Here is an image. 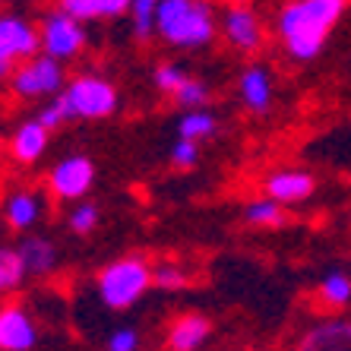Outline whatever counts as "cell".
<instances>
[{
	"mask_svg": "<svg viewBox=\"0 0 351 351\" xmlns=\"http://www.w3.org/2000/svg\"><path fill=\"white\" fill-rule=\"evenodd\" d=\"M38 32H41V51L54 60L76 58V54L82 51V45H86V29H82V23L70 19L64 10H51V13H45Z\"/></svg>",
	"mask_w": 351,
	"mask_h": 351,
	"instance_id": "obj_7",
	"label": "cell"
},
{
	"mask_svg": "<svg viewBox=\"0 0 351 351\" xmlns=\"http://www.w3.org/2000/svg\"><path fill=\"white\" fill-rule=\"evenodd\" d=\"M98 13L101 19H114L123 13H133V0H98Z\"/></svg>",
	"mask_w": 351,
	"mask_h": 351,
	"instance_id": "obj_31",
	"label": "cell"
},
{
	"mask_svg": "<svg viewBox=\"0 0 351 351\" xmlns=\"http://www.w3.org/2000/svg\"><path fill=\"white\" fill-rule=\"evenodd\" d=\"M64 95L73 108V114L86 117V121H101L117 111V89L101 76H76L66 82Z\"/></svg>",
	"mask_w": 351,
	"mask_h": 351,
	"instance_id": "obj_5",
	"label": "cell"
},
{
	"mask_svg": "<svg viewBox=\"0 0 351 351\" xmlns=\"http://www.w3.org/2000/svg\"><path fill=\"white\" fill-rule=\"evenodd\" d=\"M213 323L203 313H184L174 319V326L168 329V348L171 351H196L209 339Z\"/></svg>",
	"mask_w": 351,
	"mask_h": 351,
	"instance_id": "obj_14",
	"label": "cell"
},
{
	"mask_svg": "<svg viewBox=\"0 0 351 351\" xmlns=\"http://www.w3.org/2000/svg\"><path fill=\"white\" fill-rule=\"evenodd\" d=\"M156 285L158 288H184V285H187V276H184V269H180V266L165 263V266H158V269H156Z\"/></svg>",
	"mask_w": 351,
	"mask_h": 351,
	"instance_id": "obj_29",
	"label": "cell"
},
{
	"mask_svg": "<svg viewBox=\"0 0 351 351\" xmlns=\"http://www.w3.org/2000/svg\"><path fill=\"white\" fill-rule=\"evenodd\" d=\"M149 285H156V269H149V263L139 256H121L98 272V298L111 311L136 304Z\"/></svg>",
	"mask_w": 351,
	"mask_h": 351,
	"instance_id": "obj_3",
	"label": "cell"
},
{
	"mask_svg": "<svg viewBox=\"0 0 351 351\" xmlns=\"http://www.w3.org/2000/svg\"><path fill=\"white\" fill-rule=\"evenodd\" d=\"M244 221L250 228H282L288 221V213L272 196H260V199H250L244 206Z\"/></svg>",
	"mask_w": 351,
	"mask_h": 351,
	"instance_id": "obj_18",
	"label": "cell"
},
{
	"mask_svg": "<svg viewBox=\"0 0 351 351\" xmlns=\"http://www.w3.org/2000/svg\"><path fill=\"white\" fill-rule=\"evenodd\" d=\"M225 3H228V7H247L250 0H225Z\"/></svg>",
	"mask_w": 351,
	"mask_h": 351,
	"instance_id": "obj_32",
	"label": "cell"
},
{
	"mask_svg": "<svg viewBox=\"0 0 351 351\" xmlns=\"http://www.w3.org/2000/svg\"><path fill=\"white\" fill-rule=\"evenodd\" d=\"M58 10H64L70 19L86 23V19H101L98 13V0H58Z\"/></svg>",
	"mask_w": 351,
	"mask_h": 351,
	"instance_id": "obj_27",
	"label": "cell"
},
{
	"mask_svg": "<svg viewBox=\"0 0 351 351\" xmlns=\"http://www.w3.org/2000/svg\"><path fill=\"white\" fill-rule=\"evenodd\" d=\"M3 215H7V225L16 231H29L35 221L41 219V199L32 190H16L10 193L7 206H3Z\"/></svg>",
	"mask_w": 351,
	"mask_h": 351,
	"instance_id": "obj_16",
	"label": "cell"
},
{
	"mask_svg": "<svg viewBox=\"0 0 351 351\" xmlns=\"http://www.w3.org/2000/svg\"><path fill=\"white\" fill-rule=\"evenodd\" d=\"M298 351H351V323H319L301 339Z\"/></svg>",
	"mask_w": 351,
	"mask_h": 351,
	"instance_id": "obj_15",
	"label": "cell"
},
{
	"mask_svg": "<svg viewBox=\"0 0 351 351\" xmlns=\"http://www.w3.org/2000/svg\"><path fill=\"white\" fill-rule=\"evenodd\" d=\"M92 184H95V165L86 156L60 158L48 174V187L54 190L58 199H66V203H70V199H80L82 203V196L92 190Z\"/></svg>",
	"mask_w": 351,
	"mask_h": 351,
	"instance_id": "obj_8",
	"label": "cell"
},
{
	"mask_svg": "<svg viewBox=\"0 0 351 351\" xmlns=\"http://www.w3.org/2000/svg\"><path fill=\"white\" fill-rule=\"evenodd\" d=\"M48 136H51V130L45 123L23 121L16 130H13V136H10V156L23 165L38 162V158L45 156V149H48Z\"/></svg>",
	"mask_w": 351,
	"mask_h": 351,
	"instance_id": "obj_12",
	"label": "cell"
},
{
	"mask_svg": "<svg viewBox=\"0 0 351 351\" xmlns=\"http://www.w3.org/2000/svg\"><path fill=\"white\" fill-rule=\"evenodd\" d=\"M16 250L23 256L29 276H48L54 269V263H58V250H54L48 237H25V241H19Z\"/></svg>",
	"mask_w": 351,
	"mask_h": 351,
	"instance_id": "obj_17",
	"label": "cell"
},
{
	"mask_svg": "<svg viewBox=\"0 0 351 351\" xmlns=\"http://www.w3.org/2000/svg\"><path fill=\"white\" fill-rule=\"evenodd\" d=\"M263 190L266 196H272L276 203L282 206H294L311 199L313 190H317V178L311 171H301V168H282V171L269 174L263 180Z\"/></svg>",
	"mask_w": 351,
	"mask_h": 351,
	"instance_id": "obj_9",
	"label": "cell"
},
{
	"mask_svg": "<svg viewBox=\"0 0 351 351\" xmlns=\"http://www.w3.org/2000/svg\"><path fill=\"white\" fill-rule=\"evenodd\" d=\"M41 32L35 29L29 19L23 16H13V13H7V16L0 19V73L13 76V70H16V60H23V64H29V60L41 58Z\"/></svg>",
	"mask_w": 351,
	"mask_h": 351,
	"instance_id": "obj_4",
	"label": "cell"
},
{
	"mask_svg": "<svg viewBox=\"0 0 351 351\" xmlns=\"http://www.w3.org/2000/svg\"><path fill=\"white\" fill-rule=\"evenodd\" d=\"M70 117H76V114H73V108H70V101H66V95L60 92V95H54V98L48 101V105L41 108L35 121L45 123L48 130H58V127H64V123L70 121Z\"/></svg>",
	"mask_w": 351,
	"mask_h": 351,
	"instance_id": "obj_23",
	"label": "cell"
},
{
	"mask_svg": "<svg viewBox=\"0 0 351 351\" xmlns=\"http://www.w3.org/2000/svg\"><path fill=\"white\" fill-rule=\"evenodd\" d=\"M156 32L174 48H203L215 38V16L206 0H162Z\"/></svg>",
	"mask_w": 351,
	"mask_h": 351,
	"instance_id": "obj_2",
	"label": "cell"
},
{
	"mask_svg": "<svg viewBox=\"0 0 351 351\" xmlns=\"http://www.w3.org/2000/svg\"><path fill=\"white\" fill-rule=\"evenodd\" d=\"M199 162V146L196 143H190V139H178L171 146V165L174 168H193V165Z\"/></svg>",
	"mask_w": 351,
	"mask_h": 351,
	"instance_id": "obj_28",
	"label": "cell"
},
{
	"mask_svg": "<svg viewBox=\"0 0 351 351\" xmlns=\"http://www.w3.org/2000/svg\"><path fill=\"white\" fill-rule=\"evenodd\" d=\"M237 92H241V101L247 105V111L263 114L272 108V80L266 66H247L241 80H237Z\"/></svg>",
	"mask_w": 351,
	"mask_h": 351,
	"instance_id": "obj_13",
	"label": "cell"
},
{
	"mask_svg": "<svg viewBox=\"0 0 351 351\" xmlns=\"http://www.w3.org/2000/svg\"><path fill=\"white\" fill-rule=\"evenodd\" d=\"M319 301L326 304V307H345L351 301V278L345 272H329L317 288Z\"/></svg>",
	"mask_w": 351,
	"mask_h": 351,
	"instance_id": "obj_20",
	"label": "cell"
},
{
	"mask_svg": "<svg viewBox=\"0 0 351 351\" xmlns=\"http://www.w3.org/2000/svg\"><path fill=\"white\" fill-rule=\"evenodd\" d=\"M345 10L348 0H288L278 10L276 32L294 60H317Z\"/></svg>",
	"mask_w": 351,
	"mask_h": 351,
	"instance_id": "obj_1",
	"label": "cell"
},
{
	"mask_svg": "<svg viewBox=\"0 0 351 351\" xmlns=\"http://www.w3.org/2000/svg\"><path fill=\"white\" fill-rule=\"evenodd\" d=\"M98 206L95 203H76L73 209H70V215H66V225H70V231L73 234H89V231H95V225H98Z\"/></svg>",
	"mask_w": 351,
	"mask_h": 351,
	"instance_id": "obj_24",
	"label": "cell"
},
{
	"mask_svg": "<svg viewBox=\"0 0 351 351\" xmlns=\"http://www.w3.org/2000/svg\"><path fill=\"white\" fill-rule=\"evenodd\" d=\"M25 263L23 256H19L16 247H3L0 250V288L3 291H13V288H19L25 282Z\"/></svg>",
	"mask_w": 351,
	"mask_h": 351,
	"instance_id": "obj_21",
	"label": "cell"
},
{
	"mask_svg": "<svg viewBox=\"0 0 351 351\" xmlns=\"http://www.w3.org/2000/svg\"><path fill=\"white\" fill-rule=\"evenodd\" d=\"M215 114H209V111H187V114L178 121V133H180V139H190V143H199V139H206V136H213L215 133Z\"/></svg>",
	"mask_w": 351,
	"mask_h": 351,
	"instance_id": "obj_19",
	"label": "cell"
},
{
	"mask_svg": "<svg viewBox=\"0 0 351 351\" xmlns=\"http://www.w3.org/2000/svg\"><path fill=\"white\" fill-rule=\"evenodd\" d=\"M225 38L234 45L237 51H256L263 45V25L250 7H228L225 19H221Z\"/></svg>",
	"mask_w": 351,
	"mask_h": 351,
	"instance_id": "obj_11",
	"label": "cell"
},
{
	"mask_svg": "<svg viewBox=\"0 0 351 351\" xmlns=\"http://www.w3.org/2000/svg\"><path fill=\"white\" fill-rule=\"evenodd\" d=\"M206 98H209V86H206L203 80H193V76H187V82L178 89V95H174V101L178 105H184L187 111H203Z\"/></svg>",
	"mask_w": 351,
	"mask_h": 351,
	"instance_id": "obj_25",
	"label": "cell"
},
{
	"mask_svg": "<svg viewBox=\"0 0 351 351\" xmlns=\"http://www.w3.org/2000/svg\"><path fill=\"white\" fill-rule=\"evenodd\" d=\"M152 80H156V86L162 92H168V95H178V89L187 82V73L180 70L178 64H158L156 73H152Z\"/></svg>",
	"mask_w": 351,
	"mask_h": 351,
	"instance_id": "obj_26",
	"label": "cell"
},
{
	"mask_svg": "<svg viewBox=\"0 0 351 351\" xmlns=\"http://www.w3.org/2000/svg\"><path fill=\"white\" fill-rule=\"evenodd\" d=\"M162 0H133V35L139 41H146L156 32V13Z\"/></svg>",
	"mask_w": 351,
	"mask_h": 351,
	"instance_id": "obj_22",
	"label": "cell"
},
{
	"mask_svg": "<svg viewBox=\"0 0 351 351\" xmlns=\"http://www.w3.org/2000/svg\"><path fill=\"white\" fill-rule=\"evenodd\" d=\"M136 345H139V335L133 329H121V332H114L108 339V351H136Z\"/></svg>",
	"mask_w": 351,
	"mask_h": 351,
	"instance_id": "obj_30",
	"label": "cell"
},
{
	"mask_svg": "<svg viewBox=\"0 0 351 351\" xmlns=\"http://www.w3.org/2000/svg\"><path fill=\"white\" fill-rule=\"evenodd\" d=\"M35 339V323L32 317L19 307V304H7L0 311V348L3 351H32Z\"/></svg>",
	"mask_w": 351,
	"mask_h": 351,
	"instance_id": "obj_10",
	"label": "cell"
},
{
	"mask_svg": "<svg viewBox=\"0 0 351 351\" xmlns=\"http://www.w3.org/2000/svg\"><path fill=\"white\" fill-rule=\"evenodd\" d=\"M10 89L16 98H41V95H54V92L66 89L64 86V66L60 60L41 54V58L19 64L10 76Z\"/></svg>",
	"mask_w": 351,
	"mask_h": 351,
	"instance_id": "obj_6",
	"label": "cell"
}]
</instances>
